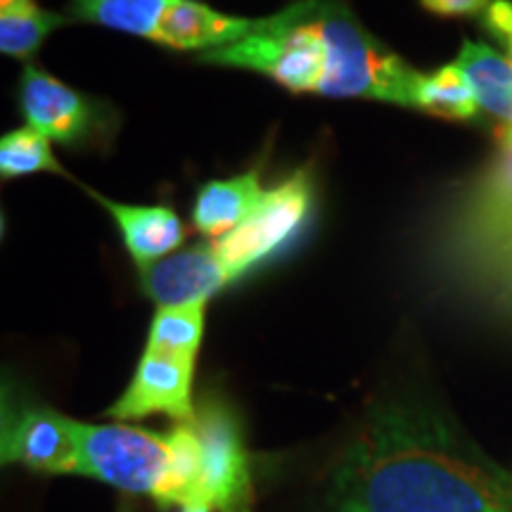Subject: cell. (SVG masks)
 <instances>
[{
	"mask_svg": "<svg viewBox=\"0 0 512 512\" xmlns=\"http://www.w3.org/2000/svg\"><path fill=\"white\" fill-rule=\"evenodd\" d=\"M171 0H69L76 19L155 41L159 19Z\"/></svg>",
	"mask_w": 512,
	"mask_h": 512,
	"instance_id": "18",
	"label": "cell"
},
{
	"mask_svg": "<svg viewBox=\"0 0 512 512\" xmlns=\"http://www.w3.org/2000/svg\"><path fill=\"white\" fill-rule=\"evenodd\" d=\"M313 204V181L309 169H299L278 185L266 190L252 214L219 240H209L219 259L235 280L252 271L256 264L278 252L294 238L309 219Z\"/></svg>",
	"mask_w": 512,
	"mask_h": 512,
	"instance_id": "4",
	"label": "cell"
},
{
	"mask_svg": "<svg viewBox=\"0 0 512 512\" xmlns=\"http://www.w3.org/2000/svg\"><path fill=\"white\" fill-rule=\"evenodd\" d=\"M259 19L230 17L197 0H171L159 19L155 41L174 50H216L252 34Z\"/></svg>",
	"mask_w": 512,
	"mask_h": 512,
	"instance_id": "12",
	"label": "cell"
},
{
	"mask_svg": "<svg viewBox=\"0 0 512 512\" xmlns=\"http://www.w3.org/2000/svg\"><path fill=\"white\" fill-rule=\"evenodd\" d=\"M332 512H512V479L432 413L384 403L332 472Z\"/></svg>",
	"mask_w": 512,
	"mask_h": 512,
	"instance_id": "1",
	"label": "cell"
},
{
	"mask_svg": "<svg viewBox=\"0 0 512 512\" xmlns=\"http://www.w3.org/2000/svg\"><path fill=\"white\" fill-rule=\"evenodd\" d=\"M88 192L102 209L112 214L128 254H131L138 268L155 264L164 256L178 252V247H183V221L178 219V214L171 207H133V204L102 197L93 190Z\"/></svg>",
	"mask_w": 512,
	"mask_h": 512,
	"instance_id": "13",
	"label": "cell"
},
{
	"mask_svg": "<svg viewBox=\"0 0 512 512\" xmlns=\"http://www.w3.org/2000/svg\"><path fill=\"white\" fill-rule=\"evenodd\" d=\"M510 479H512V477H510Z\"/></svg>",
	"mask_w": 512,
	"mask_h": 512,
	"instance_id": "23",
	"label": "cell"
},
{
	"mask_svg": "<svg viewBox=\"0 0 512 512\" xmlns=\"http://www.w3.org/2000/svg\"><path fill=\"white\" fill-rule=\"evenodd\" d=\"M456 64L477 95L482 110L512 128V60L486 43L465 41Z\"/></svg>",
	"mask_w": 512,
	"mask_h": 512,
	"instance_id": "15",
	"label": "cell"
},
{
	"mask_svg": "<svg viewBox=\"0 0 512 512\" xmlns=\"http://www.w3.org/2000/svg\"><path fill=\"white\" fill-rule=\"evenodd\" d=\"M264 74L292 93L366 98L415 110L420 72L384 48L342 0H294L252 34L197 55Z\"/></svg>",
	"mask_w": 512,
	"mask_h": 512,
	"instance_id": "2",
	"label": "cell"
},
{
	"mask_svg": "<svg viewBox=\"0 0 512 512\" xmlns=\"http://www.w3.org/2000/svg\"><path fill=\"white\" fill-rule=\"evenodd\" d=\"M19 112L27 126L43 133L50 143L67 147L102 145L114 131L110 107L57 81L34 64L24 67L17 83Z\"/></svg>",
	"mask_w": 512,
	"mask_h": 512,
	"instance_id": "6",
	"label": "cell"
},
{
	"mask_svg": "<svg viewBox=\"0 0 512 512\" xmlns=\"http://www.w3.org/2000/svg\"><path fill=\"white\" fill-rule=\"evenodd\" d=\"M76 475L98 479L126 494L162 496L171 448L166 434L128 425L74 422Z\"/></svg>",
	"mask_w": 512,
	"mask_h": 512,
	"instance_id": "3",
	"label": "cell"
},
{
	"mask_svg": "<svg viewBox=\"0 0 512 512\" xmlns=\"http://www.w3.org/2000/svg\"><path fill=\"white\" fill-rule=\"evenodd\" d=\"M415 110L451 121L477 119V95L456 62L444 64L434 74H422L415 91Z\"/></svg>",
	"mask_w": 512,
	"mask_h": 512,
	"instance_id": "19",
	"label": "cell"
},
{
	"mask_svg": "<svg viewBox=\"0 0 512 512\" xmlns=\"http://www.w3.org/2000/svg\"><path fill=\"white\" fill-rule=\"evenodd\" d=\"M266 190L261 188V171L252 169L245 174L209 181L197 192L192 207V226L204 238L219 240L235 230L264 200Z\"/></svg>",
	"mask_w": 512,
	"mask_h": 512,
	"instance_id": "14",
	"label": "cell"
},
{
	"mask_svg": "<svg viewBox=\"0 0 512 512\" xmlns=\"http://www.w3.org/2000/svg\"><path fill=\"white\" fill-rule=\"evenodd\" d=\"M38 171L67 176L60 159L53 155V143L31 126L5 133L3 140H0V174H3L5 181L38 174Z\"/></svg>",
	"mask_w": 512,
	"mask_h": 512,
	"instance_id": "20",
	"label": "cell"
},
{
	"mask_svg": "<svg viewBox=\"0 0 512 512\" xmlns=\"http://www.w3.org/2000/svg\"><path fill=\"white\" fill-rule=\"evenodd\" d=\"M422 8L439 17H475L489 10L491 0H420Z\"/></svg>",
	"mask_w": 512,
	"mask_h": 512,
	"instance_id": "22",
	"label": "cell"
},
{
	"mask_svg": "<svg viewBox=\"0 0 512 512\" xmlns=\"http://www.w3.org/2000/svg\"><path fill=\"white\" fill-rule=\"evenodd\" d=\"M204 313H207V302L157 306L145 351L197 361L204 337Z\"/></svg>",
	"mask_w": 512,
	"mask_h": 512,
	"instance_id": "17",
	"label": "cell"
},
{
	"mask_svg": "<svg viewBox=\"0 0 512 512\" xmlns=\"http://www.w3.org/2000/svg\"><path fill=\"white\" fill-rule=\"evenodd\" d=\"M69 17L38 8L34 0H0V50L27 60Z\"/></svg>",
	"mask_w": 512,
	"mask_h": 512,
	"instance_id": "16",
	"label": "cell"
},
{
	"mask_svg": "<svg viewBox=\"0 0 512 512\" xmlns=\"http://www.w3.org/2000/svg\"><path fill=\"white\" fill-rule=\"evenodd\" d=\"M512 214V128H496V157L463 195L448 209L441 221L434 249L460 245L494 228Z\"/></svg>",
	"mask_w": 512,
	"mask_h": 512,
	"instance_id": "9",
	"label": "cell"
},
{
	"mask_svg": "<svg viewBox=\"0 0 512 512\" xmlns=\"http://www.w3.org/2000/svg\"><path fill=\"white\" fill-rule=\"evenodd\" d=\"M192 430L202 448V489L211 512H252L254 482L240 425L226 401L209 394L195 403Z\"/></svg>",
	"mask_w": 512,
	"mask_h": 512,
	"instance_id": "5",
	"label": "cell"
},
{
	"mask_svg": "<svg viewBox=\"0 0 512 512\" xmlns=\"http://www.w3.org/2000/svg\"><path fill=\"white\" fill-rule=\"evenodd\" d=\"M67 415L3 394V463L43 475H76V434Z\"/></svg>",
	"mask_w": 512,
	"mask_h": 512,
	"instance_id": "7",
	"label": "cell"
},
{
	"mask_svg": "<svg viewBox=\"0 0 512 512\" xmlns=\"http://www.w3.org/2000/svg\"><path fill=\"white\" fill-rule=\"evenodd\" d=\"M138 278L140 290L157 306L209 302L216 292L235 283L209 240L138 268Z\"/></svg>",
	"mask_w": 512,
	"mask_h": 512,
	"instance_id": "11",
	"label": "cell"
},
{
	"mask_svg": "<svg viewBox=\"0 0 512 512\" xmlns=\"http://www.w3.org/2000/svg\"><path fill=\"white\" fill-rule=\"evenodd\" d=\"M434 259L460 290L512 316V214L477 238L434 249Z\"/></svg>",
	"mask_w": 512,
	"mask_h": 512,
	"instance_id": "8",
	"label": "cell"
},
{
	"mask_svg": "<svg viewBox=\"0 0 512 512\" xmlns=\"http://www.w3.org/2000/svg\"><path fill=\"white\" fill-rule=\"evenodd\" d=\"M192 380L195 361L190 358L143 351L131 384L117 403L107 408V415L121 422L143 420L150 415H169L176 422H190L195 418Z\"/></svg>",
	"mask_w": 512,
	"mask_h": 512,
	"instance_id": "10",
	"label": "cell"
},
{
	"mask_svg": "<svg viewBox=\"0 0 512 512\" xmlns=\"http://www.w3.org/2000/svg\"><path fill=\"white\" fill-rule=\"evenodd\" d=\"M484 24L503 43L512 60V0H494L484 12Z\"/></svg>",
	"mask_w": 512,
	"mask_h": 512,
	"instance_id": "21",
	"label": "cell"
}]
</instances>
